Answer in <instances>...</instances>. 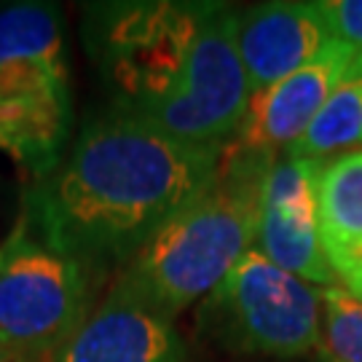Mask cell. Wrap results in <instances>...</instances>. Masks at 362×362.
Segmentation results:
<instances>
[{
    "label": "cell",
    "instance_id": "6da1fadb",
    "mask_svg": "<svg viewBox=\"0 0 362 362\" xmlns=\"http://www.w3.org/2000/svg\"><path fill=\"white\" fill-rule=\"evenodd\" d=\"M223 148L180 143L113 107L83 127L52 175L35 180L25 207L30 231L89 269L132 260L212 185Z\"/></svg>",
    "mask_w": 362,
    "mask_h": 362
},
{
    "label": "cell",
    "instance_id": "7a4b0ae2",
    "mask_svg": "<svg viewBox=\"0 0 362 362\" xmlns=\"http://www.w3.org/2000/svg\"><path fill=\"white\" fill-rule=\"evenodd\" d=\"M274 158L231 140L212 185L137 250L118 285L167 317L209 296L255 245L260 194Z\"/></svg>",
    "mask_w": 362,
    "mask_h": 362
},
{
    "label": "cell",
    "instance_id": "3957f363",
    "mask_svg": "<svg viewBox=\"0 0 362 362\" xmlns=\"http://www.w3.org/2000/svg\"><path fill=\"white\" fill-rule=\"evenodd\" d=\"M91 303V269L19 228L0 245V351L11 362H54Z\"/></svg>",
    "mask_w": 362,
    "mask_h": 362
},
{
    "label": "cell",
    "instance_id": "277c9868",
    "mask_svg": "<svg viewBox=\"0 0 362 362\" xmlns=\"http://www.w3.org/2000/svg\"><path fill=\"white\" fill-rule=\"evenodd\" d=\"M250 81L236 46V11L207 3L177 81L140 107H118L188 145L223 148L250 110Z\"/></svg>",
    "mask_w": 362,
    "mask_h": 362
},
{
    "label": "cell",
    "instance_id": "5b68a950",
    "mask_svg": "<svg viewBox=\"0 0 362 362\" xmlns=\"http://www.w3.org/2000/svg\"><path fill=\"white\" fill-rule=\"evenodd\" d=\"M320 290L247 250L204 306L209 330L236 351L300 357L320 346Z\"/></svg>",
    "mask_w": 362,
    "mask_h": 362
},
{
    "label": "cell",
    "instance_id": "8992f818",
    "mask_svg": "<svg viewBox=\"0 0 362 362\" xmlns=\"http://www.w3.org/2000/svg\"><path fill=\"white\" fill-rule=\"evenodd\" d=\"M207 3L113 6L103 27V62L118 89L116 107H140L177 81Z\"/></svg>",
    "mask_w": 362,
    "mask_h": 362
},
{
    "label": "cell",
    "instance_id": "52a82bcc",
    "mask_svg": "<svg viewBox=\"0 0 362 362\" xmlns=\"http://www.w3.org/2000/svg\"><path fill=\"white\" fill-rule=\"evenodd\" d=\"M325 164L276 156L263 182L258 215V252L303 282L333 287L336 274L320 242L317 185Z\"/></svg>",
    "mask_w": 362,
    "mask_h": 362
},
{
    "label": "cell",
    "instance_id": "ba28073f",
    "mask_svg": "<svg viewBox=\"0 0 362 362\" xmlns=\"http://www.w3.org/2000/svg\"><path fill=\"white\" fill-rule=\"evenodd\" d=\"M54 362H188L172 317L113 285Z\"/></svg>",
    "mask_w": 362,
    "mask_h": 362
},
{
    "label": "cell",
    "instance_id": "9c48e42d",
    "mask_svg": "<svg viewBox=\"0 0 362 362\" xmlns=\"http://www.w3.org/2000/svg\"><path fill=\"white\" fill-rule=\"evenodd\" d=\"M354 57L357 52L351 46L333 38L311 62L250 100L236 140L269 153L287 151L320 113Z\"/></svg>",
    "mask_w": 362,
    "mask_h": 362
},
{
    "label": "cell",
    "instance_id": "30bf717a",
    "mask_svg": "<svg viewBox=\"0 0 362 362\" xmlns=\"http://www.w3.org/2000/svg\"><path fill=\"white\" fill-rule=\"evenodd\" d=\"M333 40L317 3H260L236 13V46L252 97L311 62Z\"/></svg>",
    "mask_w": 362,
    "mask_h": 362
},
{
    "label": "cell",
    "instance_id": "8fae6325",
    "mask_svg": "<svg viewBox=\"0 0 362 362\" xmlns=\"http://www.w3.org/2000/svg\"><path fill=\"white\" fill-rule=\"evenodd\" d=\"M70 83L0 103V148L35 180L62 164L70 134Z\"/></svg>",
    "mask_w": 362,
    "mask_h": 362
},
{
    "label": "cell",
    "instance_id": "7c38bea8",
    "mask_svg": "<svg viewBox=\"0 0 362 362\" xmlns=\"http://www.w3.org/2000/svg\"><path fill=\"white\" fill-rule=\"evenodd\" d=\"M320 242L325 258L344 279L362 263V151L338 156L320 172Z\"/></svg>",
    "mask_w": 362,
    "mask_h": 362
},
{
    "label": "cell",
    "instance_id": "4fadbf2b",
    "mask_svg": "<svg viewBox=\"0 0 362 362\" xmlns=\"http://www.w3.org/2000/svg\"><path fill=\"white\" fill-rule=\"evenodd\" d=\"M357 145H362V54L351 59L320 113L285 153L325 164Z\"/></svg>",
    "mask_w": 362,
    "mask_h": 362
},
{
    "label": "cell",
    "instance_id": "5bb4252c",
    "mask_svg": "<svg viewBox=\"0 0 362 362\" xmlns=\"http://www.w3.org/2000/svg\"><path fill=\"white\" fill-rule=\"evenodd\" d=\"M13 59H62V22L54 6L19 3L0 11V65Z\"/></svg>",
    "mask_w": 362,
    "mask_h": 362
},
{
    "label": "cell",
    "instance_id": "9a60e30c",
    "mask_svg": "<svg viewBox=\"0 0 362 362\" xmlns=\"http://www.w3.org/2000/svg\"><path fill=\"white\" fill-rule=\"evenodd\" d=\"M320 360L362 362V300L344 287H320Z\"/></svg>",
    "mask_w": 362,
    "mask_h": 362
},
{
    "label": "cell",
    "instance_id": "2e32d148",
    "mask_svg": "<svg viewBox=\"0 0 362 362\" xmlns=\"http://www.w3.org/2000/svg\"><path fill=\"white\" fill-rule=\"evenodd\" d=\"M67 86L65 59H13L0 65V103Z\"/></svg>",
    "mask_w": 362,
    "mask_h": 362
},
{
    "label": "cell",
    "instance_id": "e0dca14e",
    "mask_svg": "<svg viewBox=\"0 0 362 362\" xmlns=\"http://www.w3.org/2000/svg\"><path fill=\"white\" fill-rule=\"evenodd\" d=\"M317 8L330 35L362 54V0H320Z\"/></svg>",
    "mask_w": 362,
    "mask_h": 362
},
{
    "label": "cell",
    "instance_id": "ac0fdd59",
    "mask_svg": "<svg viewBox=\"0 0 362 362\" xmlns=\"http://www.w3.org/2000/svg\"><path fill=\"white\" fill-rule=\"evenodd\" d=\"M341 285H344V290H346L349 296L360 298L362 300V263L357 266V269H351V272L341 279Z\"/></svg>",
    "mask_w": 362,
    "mask_h": 362
},
{
    "label": "cell",
    "instance_id": "d6986e66",
    "mask_svg": "<svg viewBox=\"0 0 362 362\" xmlns=\"http://www.w3.org/2000/svg\"><path fill=\"white\" fill-rule=\"evenodd\" d=\"M0 362H11V360H8V357H6V354H3V351H0Z\"/></svg>",
    "mask_w": 362,
    "mask_h": 362
}]
</instances>
